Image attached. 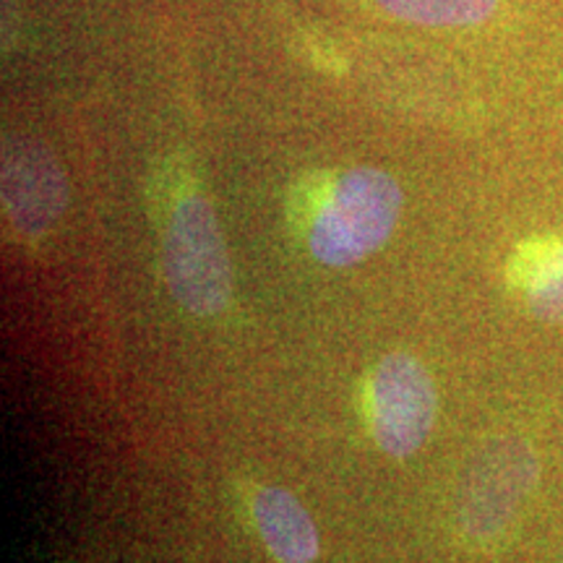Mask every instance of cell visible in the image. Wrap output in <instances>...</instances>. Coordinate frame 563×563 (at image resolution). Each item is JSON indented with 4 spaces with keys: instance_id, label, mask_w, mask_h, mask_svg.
I'll list each match as a JSON object with an SVG mask.
<instances>
[{
    "instance_id": "6da1fadb",
    "label": "cell",
    "mask_w": 563,
    "mask_h": 563,
    "mask_svg": "<svg viewBox=\"0 0 563 563\" xmlns=\"http://www.w3.org/2000/svg\"><path fill=\"white\" fill-rule=\"evenodd\" d=\"M402 188L378 167H355L327 183L306 232L308 251L323 266H352L389 241L402 214Z\"/></svg>"
},
{
    "instance_id": "7a4b0ae2",
    "label": "cell",
    "mask_w": 563,
    "mask_h": 563,
    "mask_svg": "<svg viewBox=\"0 0 563 563\" xmlns=\"http://www.w3.org/2000/svg\"><path fill=\"white\" fill-rule=\"evenodd\" d=\"M162 274L180 308L191 316L222 313L232 298V266L214 209L188 194L167 211L162 228Z\"/></svg>"
},
{
    "instance_id": "3957f363",
    "label": "cell",
    "mask_w": 563,
    "mask_h": 563,
    "mask_svg": "<svg viewBox=\"0 0 563 563\" xmlns=\"http://www.w3.org/2000/svg\"><path fill=\"white\" fill-rule=\"evenodd\" d=\"M439 397L426 365L405 352H391L371 371L365 386V415L373 441L384 454L405 460L418 452L433 431Z\"/></svg>"
},
{
    "instance_id": "277c9868",
    "label": "cell",
    "mask_w": 563,
    "mask_h": 563,
    "mask_svg": "<svg viewBox=\"0 0 563 563\" xmlns=\"http://www.w3.org/2000/svg\"><path fill=\"white\" fill-rule=\"evenodd\" d=\"M534 483V456L522 441H493L470 462L456 498V519L475 543H488L511 522Z\"/></svg>"
},
{
    "instance_id": "5b68a950",
    "label": "cell",
    "mask_w": 563,
    "mask_h": 563,
    "mask_svg": "<svg viewBox=\"0 0 563 563\" xmlns=\"http://www.w3.org/2000/svg\"><path fill=\"white\" fill-rule=\"evenodd\" d=\"M68 201L66 175L47 146L32 139L5 141L3 214L13 235L26 243L47 238Z\"/></svg>"
},
{
    "instance_id": "8992f818",
    "label": "cell",
    "mask_w": 563,
    "mask_h": 563,
    "mask_svg": "<svg viewBox=\"0 0 563 563\" xmlns=\"http://www.w3.org/2000/svg\"><path fill=\"white\" fill-rule=\"evenodd\" d=\"M253 522L277 563H313L319 532L311 514L285 488H262L253 498Z\"/></svg>"
},
{
    "instance_id": "52a82bcc",
    "label": "cell",
    "mask_w": 563,
    "mask_h": 563,
    "mask_svg": "<svg viewBox=\"0 0 563 563\" xmlns=\"http://www.w3.org/2000/svg\"><path fill=\"white\" fill-rule=\"evenodd\" d=\"M511 274L525 287L534 319L563 323V245H534L517 258Z\"/></svg>"
},
{
    "instance_id": "ba28073f",
    "label": "cell",
    "mask_w": 563,
    "mask_h": 563,
    "mask_svg": "<svg viewBox=\"0 0 563 563\" xmlns=\"http://www.w3.org/2000/svg\"><path fill=\"white\" fill-rule=\"evenodd\" d=\"M391 16L426 26L481 24L496 11V0H378Z\"/></svg>"
}]
</instances>
